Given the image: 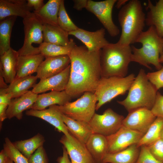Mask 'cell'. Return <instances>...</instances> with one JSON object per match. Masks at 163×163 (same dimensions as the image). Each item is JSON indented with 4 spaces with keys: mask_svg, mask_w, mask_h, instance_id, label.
Masks as SVG:
<instances>
[{
    "mask_svg": "<svg viewBox=\"0 0 163 163\" xmlns=\"http://www.w3.org/2000/svg\"><path fill=\"white\" fill-rule=\"evenodd\" d=\"M97 101L94 93L89 92L75 101L62 106L57 105L61 112L73 120L89 123L95 113Z\"/></svg>",
    "mask_w": 163,
    "mask_h": 163,
    "instance_id": "cell-7",
    "label": "cell"
},
{
    "mask_svg": "<svg viewBox=\"0 0 163 163\" xmlns=\"http://www.w3.org/2000/svg\"><path fill=\"white\" fill-rule=\"evenodd\" d=\"M71 98L65 91H51L38 95L36 101L30 109L42 110L53 105L62 106L70 102Z\"/></svg>",
    "mask_w": 163,
    "mask_h": 163,
    "instance_id": "cell-21",
    "label": "cell"
},
{
    "mask_svg": "<svg viewBox=\"0 0 163 163\" xmlns=\"http://www.w3.org/2000/svg\"><path fill=\"white\" fill-rule=\"evenodd\" d=\"M70 63L68 55L45 58L39 66L36 75L40 80L53 76L63 71Z\"/></svg>",
    "mask_w": 163,
    "mask_h": 163,
    "instance_id": "cell-17",
    "label": "cell"
},
{
    "mask_svg": "<svg viewBox=\"0 0 163 163\" xmlns=\"http://www.w3.org/2000/svg\"><path fill=\"white\" fill-rule=\"evenodd\" d=\"M8 105L4 104H0V124L6 119L7 118L6 111Z\"/></svg>",
    "mask_w": 163,
    "mask_h": 163,
    "instance_id": "cell-45",
    "label": "cell"
},
{
    "mask_svg": "<svg viewBox=\"0 0 163 163\" xmlns=\"http://www.w3.org/2000/svg\"><path fill=\"white\" fill-rule=\"evenodd\" d=\"M8 157L3 149L0 152V163H7Z\"/></svg>",
    "mask_w": 163,
    "mask_h": 163,
    "instance_id": "cell-46",
    "label": "cell"
},
{
    "mask_svg": "<svg viewBox=\"0 0 163 163\" xmlns=\"http://www.w3.org/2000/svg\"><path fill=\"white\" fill-rule=\"evenodd\" d=\"M135 78L131 74L125 77H102L94 93L98 102L96 110L103 105L128 91Z\"/></svg>",
    "mask_w": 163,
    "mask_h": 163,
    "instance_id": "cell-6",
    "label": "cell"
},
{
    "mask_svg": "<svg viewBox=\"0 0 163 163\" xmlns=\"http://www.w3.org/2000/svg\"><path fill=\"white\" fill-rule=\"evenodd\" d=\"M18 51L11 48L0 57V74L7 84H10L16 76L18 59Z\"/></svg>",
    "mask_w": 163,
    "mask_h": 163,
    "instance_id": "cell-20",
    "label": "cell"
},
{
    "mask_svg": "<svg viewBox=\"0 0 163 163\" xmlns=\"http://www.w3.org/2000/svg\"><path fill=\"white\" fill-rule=\"evenodd\" d=\"M160 137V138L163 140V126L161 131Z\"/></svg>",
    "mask_w": 163,
    "mask_h": 163,
    "instance_id": "cell-50",
    "label": "cell"
},
{
    "mask_svg": "<svg viewBox=\"0 0 163 163\" xmlns=\"http://www.w3.org/2000/svg\"><path fill=\"white\" fill-rule=\"evenodd\" d=\"M136 163H161L151 154L147 146L140 147L139 157Z\"/></svg>",
    "mask_w": 163,
    "mask_h": 163,
    "instance_id": "cell-38",
    "label": "cell"
},
{
    "mask_svg": "<svg viewBox=\"0 0 163 163\" xmlns=\"http://www.w3.org/2000/svg\"><path fill=\"white\" fill-rule=\"evenodd\" d=\"M61 0H49L40 9L33 11L44 24L59 26L58 18Z\"/></svg>",
    "mask_w": 163,
    "mask_h": 163,
    "instance_id": "cell-28",
    "label": "cell"
},
{
    "mask_svg": "<svg viewBox=\"0 0 163 163\" xmlns=\"http://www.w3.org/2000/svg\"><path fill=\"white\" fill-rule=\"evenodd\" d=\"M13 98L11 94L0 92V104H9Z\"/></svg>",
    "mask_w": 163,
    "mask_h": 163,
    "instance_id": "cell-42",
    "label": "cell"
},
{
    "mask_svg": "<svg viewBox=\"0 0 163 163\" xmlns=\"http://www.w3.org/2000/svg\"><path fill=\"white\" fill-rule=\"evenodd\" d=\"M27 1L0 0V20L11 16H19L23 18L31 12Z\"/></svg>",
    "mask_w": 163,
    "mask_h": 163,
    "instance_id": "cell-19",
    "label": "cell"
},
{
    "mask_svg": "<svg viewBox=\"0 0 163 163\" xmlns=\"http://www.w3.org/2000/svg\"><path fill=\"white\" fill-rule=\"evenodd\" d=\"M100 51L90 52L84 46H74L69 81L65 90L71 97L87 92L94 93L101 78Z\"/></svg>",
    "mask_w": 163,
    "mask_h": 163,
    "instance_id": "cell-1",
    "label": "cell"
},
{
    "mask_svg": "<svg viewBox=\"0 0 163 163\" xmlns=\"http://www.w3.org/2000/svg\"><path fill=\"white\" fill-rule=\"evenodd\" d=\"M7 163H13V162L8 157Z\"/></svg>",
    "mask_w": 163,
    "mask_h": 163,
    "instance_id": "cell-51",
    "label": "cell"
},
{
    "mask_svg": "<svg viewBox=\"0 0 163 163\" xmlns=\"http://www.w3.org/2000/svg\"><path fill=\"white\" fill-rule=\"evenodd\" d=\"M85 145L96 163H102L104 156L107 153L108 143L106 136L93 133Z\"/></svg>",
    "mask_w": 163,
    "mask_h": 163,
    "instance_id": "cell-25",
    "label": "cell"
},
{
    "mask_svg": "<svg viewBox=\"0 0 163 163\" xmlns=\"http://www.w3.org/2000/svg\"><path fill=\"white\" fill-rule=\"evenodd\" d=\"M128 91L126 97L117 102L129 112L140 108L151 110L155 103L158 90L148 80L144 69L140 70Z\"/></svg>",
    "mask_w": 163,
    "mask_h": 163,
    "instance_id": "cell-5",
    "label": "cell"
},
{
    "mask_svg": "<svg viewBox=\"0 0 163 163\" xmlns=\"http://www.w3.org/2000/svg\"><path fill=\"white\" fill-rule=\"evenodd\" d=\"M130 45L109 43L100 51L101 77L126 76L132 62Z\"/></svg>",
    "mask_w": 163,
    "mask_h": 163,
    "instance_id": "cell-3",
    "label": "cell"
},
{
    "mask_svg": "<svg viewBox=\"0 0 163 163\" xmlns=\"http://www.w3.org/2000/svg\"><path fill=\"white\" fill-rule=\"evenodd\" d=\"M128 0H117L116 5V7L119 9L125 5L128 2Z\"/></svg>",
    "mask_w": 163,
    "mask_h": 163,
    "instance_id": "cell-48",
    "label": "cell"
},
{
    "mask_svg": "<svg viewBox=\"0 0 163 163\" xmlns=\"http://www.w3.org/2000/svg\"><path fill=\"white\" fill-rule=\"evenodd\" d=\"M45 58L40 53L19 56L15 78L29 76L34 73L37 72L39 66Z\"/></svg>",
    "mask_w": 163,
    "mask_h": 163,
    "instance_id": "cell-23",
    "label": "cell"
},
{
    "mask_svg": "<svg viewBox=\"0 0 163 163\" xmlns=\"http://www.w3.org/2000/svg\"><path fill=\"white\" fill-rule=\"evenodd\" d=\"M28 163H48V158L43 146L38 148L28 159Z\"/></svg>",
    "mask_w": 163,
    "mask_h": 163,
    "instance_id": "cell-39",
    "label": "cell"
},
{
    "mask_svg": "<svg viewBox=\"0 0 163 163\" xmlns=\"http://www.w3.org/2000/svg\"><path fill=\"white\" fill-rule=\"evenodd\" d=\"M73 1L74 2V8L78 11H81L84 8H86L88 0H75Z\"/></svg>",
    "mask_w": 163,
    "mask_h": 163,
    "instance_id": "cell-44",
    "label": "cell"
},
{
    "mask_svg": "<svg viewBox=\"0 0 163 163\" xmlns=\"http://www.w3.org/2000/svg\"><path fill=\"white\" fill-rule=\"evenodd\" d=\"M159 60L161 64L163 63V52L161 55L160 56Z\"/></svg>",
    "mask_w": 163,
    "mask_h": 163,
    "instance_id": "cell-49",
    "label": "cell"
},
{
    "mask_svg": "<svg viewBox=\"0 0 163 163\" xmlns=\"http://www.w3.org/2000/svg\"><path fill=\"white\" fill-rule=\"evenodd\" d=\"M6 83L2 75L0 74V89L7 88L8 85Z\"/></svg>",
    "mask_w": 163,
    "mask_h": 163,
    "instance_id": "cell-47",
    "label": "cell"
},
{
    "mask_svg": "<svg viewBox=\"0 0 163 163\" xmlns=\"http://www.w3.org/2000/svg\"><path fill=\"white\" fill-rule=\"evenodd\" d=\"M59 141L66 148L71 163H96L85 144L72 135L69 139L64 135Z\"/></svg>",
    "mask_w": 163,
    "mask_h": 163,
    "instance_id": "cell-13",
    "label": "cell"
},
{
    "mask_svg": "<svg viewBox=\"0 0 163 163\" xmlns=\"http://www.w3.org/2000/svg\"><path fill=\"white\" fill-rule=\"evenodd\" d=\"M163 126V118L157 117L146 133L137 144L138 147L148 146L160 138V133Z\"/></svg>",
    "mask_w": 163,
    "mask_h": 163,
    "instance_id": "cell-33",
    "label": "cell"
},
{
    "mask_svg": "<svg viewBox=\"0 0 163 163\" xmlns=\"http://www.w3.org/2000/svg\"><path fill=\"white\" fill-rule=\"evenodd\" d=\"M149 81L158 90L163 88V66L158 71L146 74Z\"/></svg>",
    "mask_w": 163,
    "mask_h": 163,
    "instance_id": "cell-37",
    "label": "cell"
},
{
    "mask_svg": "<svg viewBox=\"0 0 163 163\" xmlns=\"http://www.w3.org/2000/svg\"><path fill=\"white\" fill-rule=\"evenodd\" d=\"M140 149V147L135 144L117 153H107L103 158L102 163H136Z\"/></svg>",
    "mask_w": 163,
    "mask_h": 163,
    "instance_id": "cell-26",
    "label": "cell"
},
{
    "mask_svg": "<svg viewBox=\"0 0 163 163\" xmlns=\"http://www.w3.org/2000/svg\"><path fill=\"white\" fill-rule=\"evenodd\" d=\"M147 146L153 156L161 163H163V140L159 138Z\"/></svg>",
    "mask_w": 163,
    "mask_h": 163,
    "instance_id": "cell-36",
    "label": "cell"
},
{
    "mask_svg": "<svg viewBox=\"0 0 163 163\" xmlns=\"http://www.w3.org/2000/svg\"><path fill=\"white\" fill-rule=\"evenodd\" d=\"M62 118L69 133L83 144H85L94 133L88 123L73 120L63 114Z\"/></svg>",
    "mask_w": 163,
    "mask_h": 163,
    "instance_id": "cell-22",
    "label": "cell"
},
{
    "mask_svg": "<svg viewBox=\"0 0 163 163\" xmlns=\"http://www.w3.org/2000/svg\"><path fill=\"white\" fill-rule=\"evenodd\" d=\"M58 23L60 28L68 33L75 30L79 28L72 21L68 15L63 0H61L59 8Z\"/></svg>",
    "mask_w": 163,
    "mask_h": 163,
    "instance_id": "cell-34",
    "label": "cell"
},
{
    "mask_svg": "<svg viewBox=\"0 0 163 163\" xmlns=\"http://www.w3.org/2000/svg\"><path fill=\"white\" fill-rule=\"evenodd\" d=\"M38 78L36 75H31L15 78L7 88L0 89V92L10 94L12 98L19 97L28 91L31 88L33 87Z\"/></svg>",
    "mask_w": 163,
    "mask_h": 163,
    "instance_id": "cell-27",
    "label": "cell"
},
{
    "mask_svg": "<svg viewBox=\"0 0 163 163\" xmlns=\"http://www.w3.org/2000/svg\"><path fill=\"white\" fill-rule=\"evenodd\" d=\"M45 142L44 137L39 133L30 139L13 142L15 147L27 159Z\"/></svg>",
    "mask_w": 163,
    "mask_h": 163,
    "instance_id": "cell-30",
    "label": "cell"
},
{
    "mask_svg": "<svg viewBox=\"0 0 163 163\" xmlns=\"http://www.w3.org/2000/svg\"><path fill=\"white\" fill-rule=\"evenodd\" d=\"M156 117L151 110L139 108L129 112L123 121V126L144 134Z\"/></svg>",
    "mask_w": 163,
    "mask_h": 163,
    "instance_id": "cell-12",
    "label": "cell"
},
{
    "mask_svg": "<svg viewBox=\"0 0 163 163\" xmlns=\"http://www.w3.org/2000/svg\"><path fill=\"white\" fill-rule=\"evenodd\" d=\"M146 9V24L154 26L158 35L163 37V0H159L155 5L148 0Z\"/></svg>",
    "mask_w": 163,
    "mask_h": 163,
    "instance_id": "cell-24",
    "label": "cell"
},
{
    "mask_svg": "<svg viewBox=\"0 0 163 163\" xmlns=\"http://www.w3.org/2000/svg\"><path fill=\"white\" fill-rule=\"evenodd\" d=\"M141 43L138 48L131 46L132 54V62L138 63L150 69L149 65H153L158 70L162 67L159 62V57L163 52V37H160L153 26L149 27L139 35L136 43Z\"/></svg>",
    "mask_w": 163,
    "mask_h": 163,
    "instance_id": "cell-4",
    "label": "cell"
},
{
    "mask_svg": "<svg viewBox=\"0 0 163 163\" xmlns=\"http://www.w3.org/2000/svg\"><path fill=\"white\" fill-rule=\"evenodd\" d=\"M156 117L163 118V95L158 91L154 104L151 109Z\"/></svg>",
    "mask_w": 163,
    "mask_h": 163,
    "instance_id": "cell-40",
    "label": "cell"
},
{
    "mask_svg": "<svg viewBox=\"0 0 163 163\" xmlns=\"http://www.w3.org/2000/svg\"><path fill=\"white\" fill-rule=\"evenodd\" d=\"M117 1L106 0L97 2L88 0L85 8L95 15L112 37L117 36L120 33L119 29L114 23L112 18L113 7Z\"/></svg>",
    "mask_w": 163,
    "mask_h": 163,
    "instance_id": "cell-10",
    "label": "cell"
},
{
    "mask_svg": "<svg viewBox=\"0 0 163 163\" xmlns=\"http://www.w3.org/2000/svg\"><path fill=\"white\" fill-rule=\"evenodd\" d=\"M3 148L8 157L14 163H28V159L15 147L8 137L5 138Z\"/></svg>",
    "mask_w": 163,
    "mask_h": 163,
    "instance_id": "cell-35",
    "label": "cell"
},
{
    "mask_svg": "<svg viewBox=\"0 0 163 163\" xmlns=\"http://www.w3.org/2000/svg\"><path fill=\"white\" fill-rule=\"evenodd\" d=\"M123 116L108 108L102 114L95 113L89 122L94 133L108 136L116 132L123 126Z\"/></svg>",
    "mask_w": 163,
    "mask_h": 163,
    "instance_id": "cell-9",
    "label": "cell"
},
{
    "mask_svg": "<svg viewBox=\"0 0 163 163\" xmlns=\"http://www.w3.org/2000/svg\"><path fill=\"white\" fill-rule=\"evenodd\" d=\"M38 95L32 91H29L22 96L11 100L6 111L7 118L16 117L22 119L23 112L30 109L36 101Z\"/></svg>",
    "mask_w": 163,
    "mask_h": 163,
    "instance_id": "cell-18",
    "label": "cell"
},
{
    "mask_svg": "<svg viewBox=\"0 0 163 163\" xmlns=\"http://www.w3.org/2000/svg\"><path fill=\"white\" fill-rule=\"evenodd\" d=\"M68 34L80 40L90 52L100 51L110 43L105 38V30L103 28L94 32L78 28Z\"/></svg>",
    "mask_w": 163,
    "mask_h": 163,
    "instance_id": "cell-14",
    "label": "cell"
},
{
    "mask_svg": "<svg viewBox=\"0 0 163 163\" xmlns=\"http://www.w3.org/2000/svg\"><path fill=\"white\" fill-rule=\"evenodd\" d=\"M43 34L44 42L66 46L70 42L68 33L59 26L44 24Z\"/></svg>",
    "mask_w": 163,
    "mask_h": 163,
    "instance_id": "cell-29",
    "label": "cell"
},
{
    "mask_svg": "<svg viewBox=\"0 0 163 163\" xmlns=\"http://www.w3.org/2000/svg\"><path fill=\"white\" fill-rule=\"evenodd\" d=\"M70 40L69 44L66 46L43 42L38 47L40 53L45 58L62 55L69 56L75 44L73 39H70Z\"/></svg>",
    "mask_w": 163,
    "mask_h": 163,
    "instance_id": "cell-32",
    "label": "cell"
},
{
    "mask_svg": "<svg viewBox=\"0 0 163 163\" xmlns=\"http://www.w3.org/2000/svg\"><path fill=\"white\" fill-rule=\"evenodd\" d=\"M70 64L59 73L46 78L40 79L33 87L32 91L38 94L48 91H65L70 76Z\"/></svg>",
    "mask_w": 163,
    "mask_h": 163,
    "instance_id": "cell-16",
    "label": "cell"
},
{
    "mask_svg": "<svg viewBox=\"0 0 163 163\" xmlns=\"http://www.w3.org/2000/svg\"><path fill=\"white\" fill-rule=\"evenodd\" d=\"M26 114L42 119L54 126L58 131L62 133L68 139L71 135L69 133L67 127L62 118V113L58 108L57 105H54L47 109L42 110L29 109L26 110Z\"/></svg>",
    "mask_w": 163,
    "mask_h": 163,
    "instance_id": "cell-15",
    "label": "cell"
},
{
    "mask_svg": "<svg viewBox=\"0 0 163 163\" xmlns=\"http://www.w3.org/2000/svg\"><path fill=\"white\" fill-rule=\"evenodd\" d=\"M144 134L122 126L115 133L107 136V153L120 152L129 146L137 144Z\"/></svg>",
    "mask_w": 163,
    "mask_h": 163,
    "instance_id": "cell-11",
    "label": "cell"
},
{
    "mask_svg": "<svg viewBox=\"0 0 163 163\" xmlns=\"http://www.w3.org/2000/svg\"><path fill=\"white\" fill-rule=\"evenodd\" d=\"M17 17L5 18L0 22V55H3L11 47L10 38L12 27Z\"/></svg>",
    "mask_w": 163,
    "mask_h": 163,
    "instance_id": "cell-31",
    "label": "cell"
},
{
    "mask_svg": "<svg viewBox=\"0 0 163 163\" xmlns=\"http://www.w3.org/2000/svg\"><path fill=\"white\" fill-rule=\"evenodd\" d=\"M62 155L58 157L56 160L57 162L58 163H71L66 150L63 146L62 147Z\"/></svg>",
    "mask_w": 163,
    "mask_h": 163,
    "instance_id": "cell-43",
    "label": "cell"
},
{
    "mask_svg": "<svg viewBox=\"0 0 163 163\" xmlns=\"http://www.w3.org/2000/svg\"><path fill=\"white\" fill-rule=\"evenodd\" d=\"M118 18L121 33L117 42L126 45L136 43L145 24L146 16L141 2L129 0L121 8Z\"/></svg>",
    "mask_w": 163,
    "mask_h": 163,
    "instance_id": "cell-2",
    "label": "cell"
},
{
    "mask_svg": "<svg viewBox=\"0 0 163 163\" xmlns=\"http://www.w3.org/2000/svg\"><path fill=\"white\" fill-rule=\"evenodd\" d=\"M24 38L22 47L18 51L19 56L40 54L38 47L32 46L33 43L40 45L43 42L44 24L33 12L23 19Z\"/></svg>",
    "mask_w": 163,
    "mask_h": 163,
    "instance_id": "cell-8",
    "label": "cell"
},
{
    "mask_svg": "<svg viewBox=\"0 0 163 163\" xmlns=\"http://www.w3.org/2000/svg\"><path fill=\"white\" fill-rule=\"evenodd\" d=\"M43 0H27L28 6L33 8L34 11H37L42 8L45 5Z\"/></svg>",
    "mask_w": 163,
    "mask_h": 163,
    "instance_id": "cell-41",
    "label": "cell"
}]
</instances>
